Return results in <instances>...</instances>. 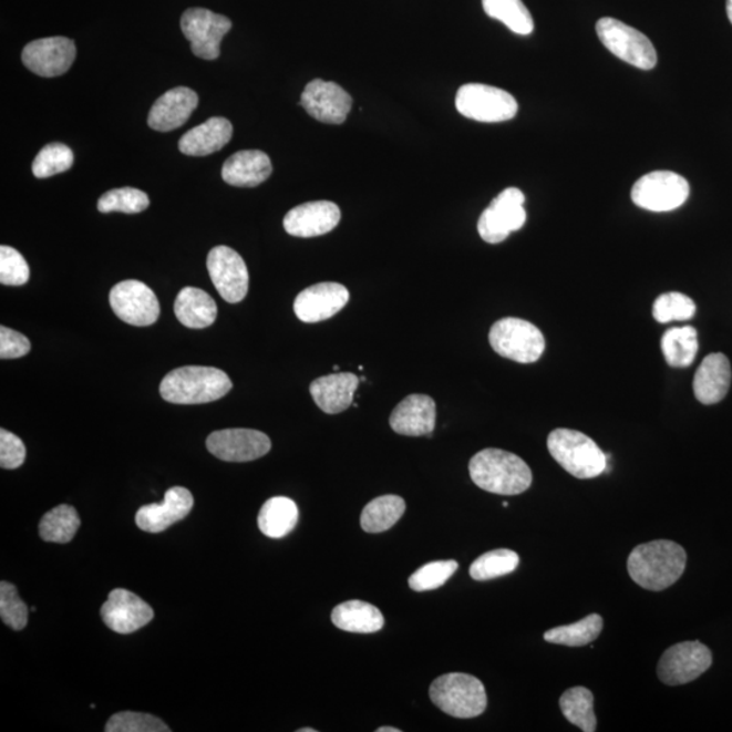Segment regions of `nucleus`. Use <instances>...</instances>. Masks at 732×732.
Returning <instances> with one entry per match:
<instances>
[{
    "label": "nucleus",
    "mask_w": 732,
    "mask_h": 732,
    "mask_svg": "<svg viewBox=\"0 0 732 732\" xmlns=\"http://www.w3.org/2000/svg\"><path fill=\"white\" fill-rule=\"evenodd\" d=\"M685 567V549L670 540L640 544L627 560L629 577L640 588L651 591L670 588L682 577Z\"/></svg>",
    "instance_id": "f257e3e1"
},
{
    "label": "nucleus",
    "mask_w": 732,
    "mask_h": 732,
    "mask_svg": "<svg viewBox=\"0 0 732 732\" xmlns=\"http://www.w3.org/2000/svg\"><path fill=\"white\" fill-rule=\"evenodd\" d=\"M470 475L477 487L498 495L523 494L534 481L529 465L522 457L494 447L471 458Z\"/></svg>",
    "instance_id": "f03ea898"
},
{
    "label": "nucleus",
    "mask_w": 732,
    "mask_h": 732,
    "mask_svg": "<svg viewBox=\"0 0 732 732\" xmlns=\"http://www.w3.org/2000/svg\"><path fill=\"white\" fill-rule=\"evenodd\" d=\"M233 389L226 372L212 367H183L166 374L161 395L168 403L203 404L219 401Z\"/></svg>",
    "instance_id": "7ed1b4c3"
},
{
    "label": "nucleus",
    "mask_w": 732,
    "mask_h": 732,
    "mask_svg": "<svg viewBox=\"0 0 732 732\" xmlns=\"http://www.w3.org/2000/svg\"><path fill=\"white\" fill-rule=\"evenodd\" d=\"M548 451L555 462L578 480H592L607 471L608 456L588 435L556 429L548 435Z\"/></svg>",
    "instance_id": "20e7f679"
},
{
    "label": "nucleus",
    "mask_w": 732,
    "mask_h": 732,
    "mask_svg": "<svg viewBox=\"0 0 732 732\" xmlns=\"http://www.w3.org/2000/svg\"><path fill=\"white\" fill-rule=\"evenodd\" d=\"M435 705L457 719L481 716L487 708L486 689L480 679L464 673L439 677L429 689Z\"/></svg>",
    "instance_id": "39448f33"
},
{
    "label": "nucleus",
    "mask_w": 732,
    "mask_h": 732,
    "mask_svg": "<svg viewBox=\"0 0 732 732\" xmlns=\"http://www.w3.org/2000/svg\"><path fill=\"white\" fill-rule=\"evenodd\" d=\"M489 344L499 355L519 364L540 360L546 349L543 332L535 324L518 318H505L493 324Z\"/></svg>",
    "instance_id": "423d86ee"
},
{
    "label": "nucleus",
    "mask_w": 732,
    "mask_h": 732,
    "mask_svg": "<svg viewBox=\"0 0 732 732\" xmlns=\"http://www.w3.org/2000/svg\"><path fill=\"white\" fill-rule=\"evenodd\" d=\"M597 34L605 48L615 56L637 69H654L658 54L649 38L625 22L605 17L597 22Z\"/></svg>",
    "instance_id": "0eeeda50"
},
{
    "label": "nucleus",
    "mask_w": 732,
    "mask_h": 732,
    "mask_svg": "<svg viewBox=\"0 0 732 732\" xmlns=\"http://www.w3.org/2000/svg\"><path fill=\"white\" fill-rule=\"evenodd\" d=\"M456 109L464 117L480 123H504L516 117L518 104L505 90L468 83L458 89Z\"/></svg>",
    "instance_id": "6e6552de"
},
{
    "label": "nucleus",
    "mask_w": 732,
    "mask_h": 732,
    "mask_svg": "<svg viewBox=\"0 0 732 732\" xmlns=\"http://www.w3.org/2000/svg\"><path fill=\"white\" fill-rule=\"evenodd\" d=\"M525 196L517 187H509L493 199L477 221L481 238L489 245H497L524 227L526 210Z\"/></svg>",
    "instance_id": "1a4fd4ad"
},
{
    "label": "nucleus",
    "mask_w": 732,
    "mask_h": 732,
    "mask_svg": "<svg viewBox=\"0 0 732 732\" xmlns=\"http://www.w3.org/2000/svg\"><path fill=\"white\" fill-rule=\"evenodd\" d=\"M691 187L688 181L673 172L646 174L633 185L631 197L639 208L670 212L685 204Z\"/></svg>",
    "instance_id": "9d476101"
},
{
    "label": "nucleus",
    "mask_w": 732,
    "mask_h": 732,
    "mask_svg": "<svg viewBox=\"0 0 732 732\" xmlns=\"http://www.w3.org/2000/svg\"><path fill=\"white\" fill-rule=\"evenodd\" d=\"M712 664V652L700 641H682L663 652L658 663V679L669 687L698 680Z\"/></svg>",
    "instance_id": "9b49d317"
},
{
    "label": "nucleus",
    "mask_w": 732,
    "mask_h": 732,
    "mask_svg": "<svg viewBox=\"0 0 732 732\" xmlns=\"http://www.w3.org/2000/svg\"><path fill=\"white\" fill-rule=\"evenodd\" d=\"M231 28L233 22L227 17L207 9H189L181 18V29L190 42L192 52L204 60H216L220 56L223 38Z\"/></svg>",
    "instance_id": "f8f14e48"
},
{
    "label": "nucleus",
    "mask_w": 732,
    "mask_h": 732,
    "mask_svg": "<svg viewBox=\"0 0 732 732\" xmlns=\"http://www.w3.org/2000/svg\"><path fill=\"white\" fill-rule=\"evenodd\" d=\"M112 310L123 322L145 328L159 319L161 306L154 290L137 280L118 282L111 290Z\"/></svg>",
    "instance_id": "ddd939ff"
},
{
    "label": "nucleus",
    "mask_w": 732,
    "mask_h": 732,
    "mask_svg": "<svg viewBox=\"0 0 732 732\" xmlns=\"http://www.w3.org/2000/svg\"><path fill=\"white\" fill-rule=\"evenodd\" d=\"M207 268L210 280L227 302L236 305L249 292V270L244 258L227 246H217L208 254Z\"/></svg>",
    "instance_id": "4468645a"
},
{
    "label": "nucleus",
    "mask_w": 732,
    "mask_h": 732,
    "mask_svg": "<svg viewBox=\"0 0 732 732\" xmlns=\"http://www.w3.org/2000/svg\"><path fill=\"white\" fill-rule=\"evenodd\" d=\"M212 455L228 463H247L261 458L271 450L268 435L252 429H226L207 439Z\"/></svg>",
    "instance_id": "2eb2a0df"
},
{
    "label": "nucleus",
    "mask_w": 732,
    "mask_h": 732,
    "mask_svg": "<svg viewBox=\"0 0 732 732\" xmlns=\"http://www.w3.org/2000/svg\"><path fill=\"white\" fill-rule=\"evenodd\" d=\"M300 105L320 123L340 125L352 111L353 100L340 84L315 79L302 92Z\"/></svg>",
    "instance_id": "dca6fc26"
},
{
    "label": "nucleus",
    "mask_w": 732,
    "mask_h": 732,
    "mask_svg": "<svg viewBox=\"0 0 732 732\" xmlns=\"http://www.w3.org/2000/svg\"><path fill=\"white\" fill-rule=\"evenodd\" d=\"M76 56L75 42L66 38H48L30 42L22 62L35 75L53 78L65 74Z\"/></svg>",
    "instance_id": "f3484780"
},
{
    "label": "nucleus",
    "mask_w": 732,
    "mask_h": 732,
    "mask_svg": "<svg viewBox=\"0 0 732 732\" xmlns=\"http://www.w3.org/2000/svg\"><path fill=\"white\" fill-rule=\"evenodd\" d=\"M101 616L112 631L128 635L147 626L154 619V610L135 592L114 589L102 605Z\"/></svg>",
    "instance_id": "a211bd4d"
},
{
    "label": "nucleus",
    "mask_w": 732,
    "mask_h": 732,
    "mask_svg": "<svg viewBox=\"0 0 732 732\" xmlns=\"http://www.w3.org/2000/svg\"><path fill=\"white\" fill-rule=\"evenodd\" d=\"M349 298V290L342 283H315L299 293L293 310L301 322H323L340 312L348 305Z\"/></svg>",
    "instance_id": "6ab92c4d"
},
{
    "label": "nucleus",
    "mask_w": 732,
    "mask_h": 732,
    "mask_svg": "<svg viewBox=\"0 0 732 732\" xmlns=\"http://www.w3.org/2000/svg\"><path fill=\"white\" fill-rule=\"evenodd\" d=\"M195 499L189 489L185 487L168 488L162 504L142 506L136 513L138 528L148 534H161L172 525L183 522L189 516Z\"/></svg>",
    "instance_id": "aec40b11"
},
{
    "label": "nucleus",
    "mask_w": 732,
    "mask_h": 732,
    "mask_svg": "<svg viewBox=\"0 0 732 732\" xmlns=\"http://www.w3.org/2000/svg\"><path fill=\"white\" fill-rule=\"evenodd\" d=\"M341 220V209L331 202H312L290 209L283 219V228L298 238H315L329 234Z\"/></svg>",
    "instance_id": "412c9836"
},
{
    "label": "nucleus",
    "mask_w": 732,
    "mask_h": 732,
    "mask_svg": "<svg viewBox=\"0 0 732 732\" xmlns=\"http://www.w3.org/2000/svg\"><path fill=\"white\" fill-rule=\"evenodd\" d=\"M435 415H437V409H435L433 399L415 393V395L403 399L392 411L390 425L392 431L398 434L420 437V435L433 433Z\"/></svg>",
    "instance_id": "4be33fe9"
},
{
    "label": "nucleus",
    "mask_w": 732,
    "mask_h": 732,
    "mask_svg": "<svg viewBox=\"0 0 732 732\" xmlns=\"http://www.w3.org/2000/svg\"><path fill=\"white\" fill-rule=\"evenodd\" d=\"M198 105V95L187 87H175L168 90L151 107L148 125L159 132H168L179 128Z\"/></svg>",
    "instance_id": "5701e85b"
},
{
    "label": "nucleus",
    "mask_w": 732,
    "mask_h": 732,
    "mask_svg": "<svg viewBox=\"0 0 732 732\" xmlns=\"http://www.w3.org/2000/svg\"><path fill=\"white\" fill-rule=\"evenodd\" d=\"M731 365L728 357L722 353L707 355L694 374L693 391L698 401L703 404H715L723 401L731 385Z\"/></svg>",
    "instance_id": "b1692460"
},
{
    "label": "nucleus",
    "mask_w": 732,
    "mask_h": 732,
    "mask_svg": "<svg viewBox=\"0 0 732 732\" xmlns=\"http://www.w3.org/2000/svg\"><path fill=\"white\" fill-rule=\"evenodd\" d=\"M360 380L354 373H332L313 381L310 392L326 414H340L353 403Z\"/></svg>",
    "instance_id": "393cba45"
},
{
    "label": "nucleus",
    "mask_w": 732,
    "mask_h": 732,
    "mask_svg": "<svg viewBox=\"0 0 732 732\" xmlns=\"http://www.w3.org/2000/svg\"><path fill=\"white\" fill-rule=\"evenodd\" d=\"M274 166L270 157L258 150L239 151L229 156L221 168V177L228 185L256 187L270 177Z\"/></svg>",
    "instance_id": "a878e982"
},
{
    "label": "nucleus",
    "mask_w": 732,
    "mask_h": 732,
    "mask_svg": "<svg viewBox=\"0 0 732 732\" xmlns=\"http://www.w3.org/2000/svg\"><path fill=\"white\" fill-rule=\"evenodd\" d=\"M233 124L224 117H212L181 137V153L189 156H207L220 151L233 138Z\"/></svg>",
    "instance_id": "bb28decb"
},
{
    "label": "nucleus",
    "mask_w": 732,
    "mask_h": 732,
    "mask_svg": "<svg viewBox=\"0 0 732 732\" xmlns=\"http://www.w3.org/2000/svg\"><path fill=\"white\" fill-rule=\"evenodd\" d=\"M175 317L189 329H205L215 323L217 305L203 289L186 287L174 305Z\"/></svg>",
    "instance_id": "cd10ccee"
},
{
    "label": "nucleus",
    "mask_w": 732,
    "mask_h": 732,
    "mask_svg": "<svg viewBox=\"0 0 732 732\" xmlns=\"http://www.w3.org/2000/svg\"><path fill=\"white\" fill-rule=\"evenodd\" d=\"M332 625L342 631L354 633L379 632L384 627V616L379 608L365 601H347L337 605L331 614Z\"/></svg>",
    "instance_id": "c85d7f7f"
},
{
    "label": "nucleus",
    "mask_w": 732,
    "mask_h": 732,
    "mask_svg": "<svg viewBox=\"0 0 732 732\" xmlns=\"http://www.w3.org/2000/svg\"><path fill=\"white\" fill-rule=\"evenodd\" d=\"M299 523V507L287 497H274L265 502L258 514V526L265 536L282 538Z\"/></svg>",
    "instance_id": "c756f323"
},
{
    "label": "nucleus",
    "mask_w": 732,
    "mask_h": 732,
    "mask_svg": "<svg viewBox=\"0 0 732 732\" xmlns=\"http://www.w3.org/2000/svg\"><path fill=\"white\" fill-rule=\"evenodd\" d=\"M405 502L398 495H383L369 502L361 513V528L368 534L386 532L402 518Z\"/></svg>",
    "instance_id": "7c9ffc66"
},
{
    "label": "nucleus",
    "mask_w": 732,
    "mask_h": 732,
    "mask_svg": "<svg viewBox=\"0 0 732 732\" xmlns=\"http://www.w3.org/2000/svg\"><path fill=\"white\" fill-rule=\"evenodd\" d=\"M661 349L670 367H691L699 352L698 331L692 326L670 329L662 337Z\"/></svg>",
    "instance_id": "2f4dec72"
},
{
    "label": "nucleus",
    "mask_w": 732,
    "mask_h": 732,
    "mask_svg": "<svg viewBox=\"0 0 732 732\" xmlns=\"http://www.w3.org/2000/svg\"><path fill=\"white\" fill-rule=\"evenodd\" d=\"M563 716L584 732L597 730L595 695L585 687L568 689L559 701Z\"/></svg>",
    "instance_id": "473e14b6"
},
{
    "label": "nucleus",
    "mask_w": 732,
    "mask_h": 732,
    "mask_svg": "<svg viewBox=\"0 0 732 732\" xmlns=\"http://www.w3.org/2000/svg\"><path fill=\"white\" fill-rule=\"evenodd\" d=\"M604 620L600 615H589L570 626L555 627L544 633L548 643L567 647H584L592 643L602 631Z\"/></svg>",
    "instance_id": "72a5a7b5"
},
{
    "label": "nucleus",
    "mask_w": 732,
    "mask_h": 732,
    "mask_svg": "<svg viewBox=\"0 0 732 732\" xmlns=\"http://www.w3.org/2000/svg\"><path fill=\"white\" fill-rule=\"evenodd\" d=\"M81 526L78 512L70 505H60L41 518L39 532L42 540L65 544L75 537Z\"/></svg>",
    "instance_id": "f704fd0d"
},
{
    "label": "nucleus",
    "mask_w": 732,
    "mask_h": 732,
    "mask_svg": "<svg viewBox=\"0 0 732 732\" xmlns=\"http://www.w3.org/2000/svg\"><path fill=\"white\" fill-rule=\"evenodd\" d=\"M486 14L505 23L513 33L528 35L534 32L535 23L523 0H482Z\"/></svg>",
    "instance_id": "c9c22d12"
},
{
    "label": "nucleus",
    "mask_w": 732,
    "mask_h": 732,
    "mask_svg": "<svg viewBox=\"0 0 732 732\" xmlns=\"http://www.w3.org/2000/svg\"><path fill=\"white\" fill-rule=\"evenodd\" d=\"M519 556L511 549H494L483 554L470 567V576L475 580H492L509 576L517 570Z\"/></svg>",
    "instance_id": "e433bc0d"
},
{
    "label": "nucleus",
    "mask_w": 732,
    "mask_h": 732,
    "mask_svg": "<svg viewBox=\"0 0 732 732\" xmlns=\"http://www.w3.org/2000/svg\"><path fill=\"white\" fill-rule=\"evenodd\" d=\"M74 165V153L62 143H52L42 148L33 162L32 172L35 178L44 179L70 171Z\"/></svg>",
    "instance_id": "4c0bfd02"
},
{
    "label": "nucleus",
    "mask_w": 732,
    "mask_h": 732,
    "mask_svg": "<svg viewBox=\"0 0 732 732\" xmlns=\"http://www.w3.org/2000/svg\"><path fill=\"white\" fill-rule=\"evenodd\" d=\"M99 210L102 214L121 212V214H141L150 207V198L144 192L135 187H120L105 193L99 199Z\"/></svg>",
    "instance_id": "58836bf2"
},
{
    "label": "nucleus",
    "mask_w": 732,
    "mask_h": 732,
    "mask_svg": "<svg viewBox=\"0 0 732 732\" xmlns=\"http://www.w3.org/2000/svg\"><path fill=\"white\" fill-rule=\"evenodd\" d=\"M694 301L680 292L659 296L652 307V315L659 323L687 322L694 317Z\"/></svg>",
    "instance_id": "ea45409f"
},
{
    "label": "nucleus",
    "mask_w": 732,
    "mask_h": 732,
    "mask_svg": "<svg viewBox=\"0 0 732 732\" xmlns=\"http://www.w3.org/2000/svg\"><path fill=\"white\" fill-rule=\"evenodd\" d=\"M455 560H439L427 563L416 570L409 579V586L415 591H429L441 588L457 571Z\"/></svg>",
    "instance_id": "a19ab883"
},
{
    "label": "nucleus",
    "mask_w": 732,
    "mask_h": 732,
    "mask_svg": "<svg viewBox=\"0 0 732 732\" xmlns=\"http://www.w3.org/2000/svg\"><path fill=\"white\" fill-rule=\"evenodd\" d=\"M106 732H171L161 719L142 712H120L109 719Z\"/></svg>",
    "instance_id": "79ce46f5"
},
{
    "label": "nucleus",
    "mask_w": 732,
    "mask_h": 732,
    "mask_svg": "<svg viewBox=\"0 0 732 732\" xmlns=\"http://www.w3.org/2000/svg\"><path fill=\"white\" fill-rule=\"evenodd\" d=\"M0 617L14 631H22L29 621L28 605L21 600L16 586L4 580L0 584Z\"/></svg>",
    "instance_id": "37998d69"
},
{
    "label": "nucleus",
    "mask_w": 732,
    "mask_h": 732,
    "mask_svg": "<svg viewBox=\"0 0 732 732\" xmlns=\"http://www.w3.org/2000/svg\"><path fill=\"white\" fill-rule=\"evenodd\" d=\"M29 277V265L22 254L10 246L0 247V282L6 287H21Z\"/></svg>",
    "instance_id": "c03bdc74"
},
{
    "label": "nucleus",
    "mask_w": 732,
    "mask_h": 732,
    "mask_svg": "<svg viewBox=\"0 0 732 732\" xmlns=\"http://www.w3.org/2000/svg\"><path fill=\"white\" fill-rule=\"evenodd\" d=\"M27 458V447L16 434L0 431V465L4 470L20 468Z\"/></svg>",
    "instance_id": "a18cd8bd"
},
{
    "label": "nucleus",
    "mask_w": 732,
    "mask_h": 732,
    "mask_svg": "<svg viewBox=\"0 0 732 732\" xmlns=\"http://www.w3.org/2000/svg\"><path fill=\"white\" fill-rule=\"evenodd\" d=\"M30 341L21 332L2 326L0 328V359H21L30 352Z\"/></svg>",
    "instance_id": "49530a36"
},
{
    "label": "nucleus",
    "mask_w": 732,
    "mask_h": 732,
    "mask_svg": "<svg viewBox=\"0 0 732 732\" xmlns=\"http://www.w3.org/2000/svg\"><path fill=\"white\" fill-rule=\"evenodd\" d=\"M378 732H401V730L396 728H380L378 729Z\"/></svg>",
    "instance_id": "de8ad7c7"
},
{
    "label": "nucleus",
    "mask_w": 732,
    "mask_h": 732,
    "mask_svg": "<svg viewBox=\"0 0 732 732\" xmlns=\"http://www.w3.org/2000/svg\"><path fill=\"white\" fill-rule=\"evenodd\" d=\"M728 16H729L730 21L732 23V0H728Z\"/></svg>",
    "instance_id": "09e8293b"
},
{
    "label": "nucleus",
    "mask_w": 732,
    "mask_h": 732,
    "mask_svg": "<svg viewBox=\"0 0 732 732\" xmlns=\"http://www.w3.org/2000/svg\"><path fill=\"white\" fill-rule=\"evenodd\" d=\"M315 731H317V730H313V729H300V730H298V732H315Z\"/></svg>",
    "instance_id": "8fccbe9b"
},
{
    "label": "nucleus",
    "mask_w": 732,
    "mask_h": 732,
    "mask_svg": "<svg viewBox=\"0 0 732 732\" xmlns=\"http://www.w3.org/2000/svg\"><path fill=\"white\" fill-rule=\"evenodd\" d=\"M502 506L507 507V506H509V504H507V502H504V504H502Z\"/></svg>",
    "instance_id": "3c124183"
}]
</instances>
